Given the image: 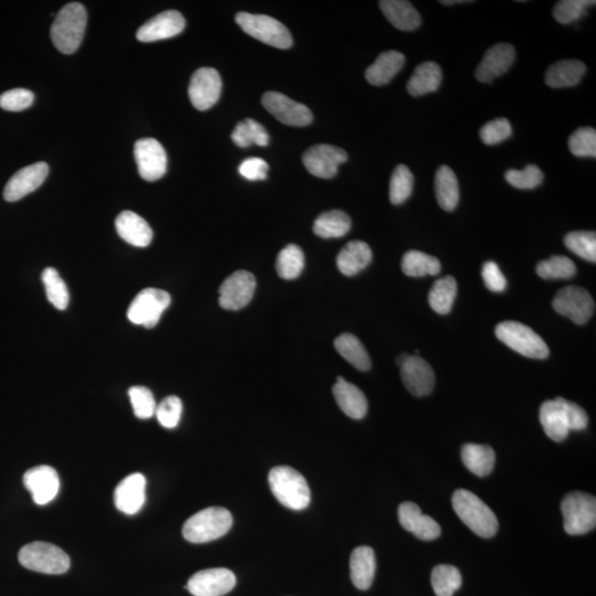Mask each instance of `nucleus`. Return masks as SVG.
<instances>
[{
	"instance_id": "obj_1",
	"label": "nucleus",
	"mask_w": 596,
	"mask_h": 596,
	"mask_svg": "<svg viewBox=\"0 0 596 596\" xmlns=\"http://www.w3.org/2000/svg\"><path fill=\"white\" fill-rule=\"evenodd\" d=\"M539 417L544 433L554 442L565 441L570 431H582L589 424L585 411L563 397L543 402Z\"/></svg>"
},
{
	"instance_id": "obj_2",
	"label": "nucleus",
	"mask_w": 596,
	"mask_h": 596,
	"mask_svg": "<svg viewBox=\"0 0 596 596\" xmlns=\"http://www.w3.org/2000/svg\"><path fill=\"white\" fill-rule=\"evenodd\" d=\"M87 21L86 9L80 3L66 4L51 26V39L60 53L71 54L80 48Z\"/></svg>"
},
{
	"instance_id": "obj_3",
	"label": "nucleus",
	"mask_w": 596,
	"mask_h": 596,
	"mask_svg": "<svg viewBox=\"0 0 596 596\" xmlns=\"http://www.w3.org/2000/svg\"><path fill=\"white\" fill-rule=\"evenodd\" d=\"M452 505L460 519L479 537L492 538L497 534L499 525L496 515L475 494L457 489L453 494Z\"/></svg>"
},
{
	"instance_id": "obj_4",
	"label": "nucleus",
	"mask_w": 596,
	"mask_h": 596,
	"mask_svg": "<svg viewBox=\"0 0 596 596\" xmlns=\"http://www.w3.org/2000/svg\"><path fill=\"white\" fill-rule=\"evenodd\" d=\"M272 493L282 505L293 510H303L311 502V489L306 479L290 466H276L269 474Z\"/></svg>"
},
{
	"instance_id": "obj_5",
	"label": "nucleus",
	"mask_w": 596,
	"mask_h": 596,
	"mask_svg": "<svg viewBox=\"0 0 596 596\" xmlns=\"http://www.w3.org/2000/svg\"><path fill=\"white\" fill-rule=\"evenodd\" d=\"M233 518L223 507H209L197 512L183 527L184 539L192 543L214 542L224 537L233 527Z\"/></svg>"
},
{
	"instance_id": "obj_6",
	"label": "nucleus",
	"mask_w": 596,
	"mask_h": 596,
	"mask_svg": "<svg viewBox=\"0 0 596 596\" xmlns=\"http://www.w3.org/2000/svg\"><path fill=\"white\" fill-rule=\"evenodd\" d=\"M26 569L45 575H63L70 569V558L54 544L36 542L26 544L18 554Z\"/></svg>"
},
{
	"instance_id": "obj_7",
	"label": "nucleus",
	"mask_w": 596,
	"mask_h": 596,
	"mask_svg": "<svg viewBox=\"0 0 596 596\" xmlns=\"http://www.w3.org/2000/svg\"><path fill=\"white\" fill-rule=\"evenodd\" d=\"M235 21L246 34L263 44L272 45L277 49L292 47L293 38L290 30L282 22L266 15L239 12Z\"/></svg>"
},
{
	"instance_id": "obj_8",
	"label": "nucleus",
	"mask_w": 596,
	"mask_h": 596,
	"mask_svg": "<svg viewBox=\"0 0 596 596\" xmlns=\"http://www.w3.org/2000/svg\"><path fill=\"white\" fill-rule=\"evenodd\" d=\"M563 527L567 534L580 535L590 533L596 526V499L590 494H567L561 503Z\"/></svg>"
},
{
	"instance_id": "obj_9",
	"label": "nucleus",
	"mask_w": 596,
	"mask_h": 596,
	"mask_svg": "<svg viewBox=\"0 0 596 596\" xmlns=\"http://www.w3.org/2000/svg\"><path fill=\"white\" fill-rule=\"evenodd\" d=\"M496 336L502 343L525 357L546 359L548 346L537 332L518 322H502L496 327Z\"/></svg>"
},
{
	"instance_id": "obj_10",
	"label": "nucleus",
	"mask_w": 596,
	"mask_h": 596,
	"mask_svg": "<svg viewBox=\"0 0 596 596\" xmlns=\"http://www.w3.org/2000/svg\"><path fill=\"white\" fill-rule=\"evenodd\" d=\"M172 298L159 289H145L134 298L127 311L128 320L135 325L154 328L168 308Z\"/></svg>"
},
{
	"instance_id": "obj_11",
	"label": "nucleus",
	"mask_w": 596,
	"mask_h": 596,
	"mask_svg": "<svg viewBox=\"0 0 596 596\" xmlns=\"http://www.w3.org/2000/svg\"><path fill=\"white\" fill-rule=\"evenodd\" d=\"M554 311L570 318L577 325H584L592 317L595 303L588 290L579 286H567L559 290L553 298Z\"/></svg>"
},
{
	"instance_id": "obj_12",
	"label": "nucleus",
	"mask_w": 596,
	"mask_h": 596,
	"mask_svg": "<svg viewBox=\"0 0 596 596\" xmlns=\"http://www.w3.org/2000/svg\"><path fill=\"white\" fill-rule=\"evenodd\" d=\"M396 363L401 367V377L406 389L415 396L431 394L436 385V373L428 362L420 355L402 354Z\"/></svg>"
},
{
	"instance_id": "obj_13",
	"label": "nucleus",
	"mask_w": 596,
	"mask_h": 596,
	"mask_svg": "<svg viewBox=\"0 0 596 596\" xmlns=\"http://www.w3.org/2000/svg\"><path fill=\"white\" fill-rule=\"evenodd\" d=\"M262 105L267 112L285 125L304 127L313 122L311 110L280 92L269 91L262 96Z\"/></svg>"
},
{
	"instance_id": "obj_14",
	"label": "nucleus",
	"mask_w": 596,
	"mask_h": 596,
	"mask_svg": "<svg viewBox=\"0 0 596 596\" xmlns=\"http://www.w3.org/2000/svg\"><path fill=\"white\" fill-rule=\"evenodd\" d=\"M256 288L257 281L252 274L243 270L234 272L220 286V306L228 311L246 307L251 302Z\"/></svg>"
},
{
	"instance_id": "obj_15",
	"label": "nucleus",
	"mask_w": 596,
	"mask_h": 596,
	"mask_svg": "<svg viewBox=\"0 0 596 596\" xmlns=\"http://www.w3.org/2000/svg\"><path fill=\"white\" fill-rule=\"evenodd\" d=\"M134 155L138 173L146 182H156L167 170V155L164 147L154 138H142L135 143Z\"/></svg>"
},
{
	"instance_id": "obj_16",
	"label": "nucleus",
	"mask_w": 596,
	"mask_h": 596,
	"mask_svg": "<svg viewBox=\"0 0 596 596\" xmlns=\"http://www.w3.org/2000/svg\"><path fill=\"white\" fill-rule=\"evenodd\" d=\"M223 81L219 72L212 68H200L193 73L189 85V99L199 110H207L218 102Z\"/></svg>"
},
{
	"instance_id": "obj_17",
	"label": "nucleus",
	"mask_w": 596,
	"mask_h": 596,
	"mask_svg": "<svg viewBox=\"0 0 596 596\" xmlns=\"http://www.w3.org/2000/svg\"><path fill=\"white\" fill-rule=\"evenodd\" d=\"M347 159V152L344 150L326 144L312 146L303 155L305 168L313 176L323 179L335 177L339 166Z\"/></svg>"
},
{
	"instance_id": "obj_18",
	"label": "nucleus",
	"mask_w": 596,
	"mask_h": 596,
	"mask_svg": "<svg viewBox=\"0 0 596 596\" xmlns=\"http://www.w3.org/2000/svg\"><path fill=\"white\" fill-rule=\"evenodd\" d=\"M237 584L234 573L225 567H216L195 573L189 579L186 589L193 596H223Z\"/></svg>"
},
{
	"instance_id": "obj_19",
	"label": "nucleus",
	"mask_w": 596,
	"mask_h": 596,
	"mask_svg": "<svg viewBox=\"0 0 596 596\" xmlns=\"http://www.w3.org/2000/svg\"><path fill=\"white\" fill-rule=\"evenodd\" d=\"M49 166L39 163L27 166L12 176L4 189V200L15 202L38 189L48 177Z\"/></svg>"
},
{
	"instance_id": "obj_20",
	"label": "nucleus",
	"mask_w": 596,
	"mask_h": 596,
	"mask_svg": "<svg viewBox=\"0 0 596 596\" xmlns=\"http://www.w3.org/2000/svg\"><path fill=\"white\" fill-rule=\"evenodd\" d=\"M24 484L34 502L40 506L53 502L60 489L57 470L48 465L36 466L27 470L24 475Z\"/></svg>"
},
{
	"instance_id": "obj_21",
	"label": "nucleus",
	"mask_w": 596,
	"mask_h": 596,
	"mask_svg": "<svg viewBox=\"0 0 596 596\" xmlns=\"http://www.w3.org/2000/svg\"><path fill=\"white\" fill-rule=\"evenodd\" d=\"M186 27V20L177 11H167L159 13L146 21L136 32L137 39L142 43H155V41L173 38Z\"/></svg>"
},
{
	"instance_id": "obj_22",
	"label": "nucleus",
	"mask_w": 596,
	"mask_h": 596,
	"mask_svg": "<svg viewBox=\"0 0 596 596\" xmlns=\"http://www.w3.org/2000/svg\"><path fill=\"white\" fill-rule=\"evenodd\" d=\"M397 517L401 526L420 540L432 542L440 537V525L431 517L423 515L421 508L415 502H402L397 510Z\"/></svg>"
},
{
	"instance_id": "obj_23",
	"label": "nucleus",
	"mask_w": 596,
	"mask_h": 596,
	"mask_svg": "<svg viewBox=\"0 0 596 596\" xmlns=\"http://www.w3.org/2000/svg\"><path fill=\"white\" fill-rule=\"evenodd\" d=\"M146 499V478L135 473L128 475L118 485L114 492V502L125 515H135L144 506Z\"/></svg>"
},
{
	"instance_id": "obj_24",
	"label": "nucleus",
	"mask_w": 596,
	"mask_h": 596,
	"mask_svg": "<svg viewBox=\"0 0 596 596\" xmlns=\"http://www.w3.org/2000/svg\"><path fill=\"white\" fill-rule=\"evenodd\" d=\"M516 58L515 48L510 44H498L484 55L483 61L476 70L479 82L491 83L510 70Z\"/></svg>"
},
{
	"instance_id": "obj_25",
	"label": "nucleus",
	"mask_w": 596,
	"mask_h": 596,
	"mask_svg": "<svg viewBox=\"0 0 596 596\" xmlns=\"http://www.w3.org/2000/svg\"><path fill=\"white\" fill-rule=\"evenodd\" d=\"M119 237L134 247H149L152 240V230L141 216L133 211H123L115 220Z\"/></svg>"
},
{
	"instance_id": "obj_26",
	"label": "nucleus",
	"mask_w": 596,
	"mask_h": 596,
	"mask_svg": "<svg viewBox=\"0 0 596 596\" xmlns=\"http://www.w3.org/2000/svg\"><path fill=\"white\" fill-rule=\"evenodd\" d=\"M337 404L349 418L360 420L364 418L368 411V401L363 392L358 387L346 381L343 377L337 379L332 388Z\"/></svg>"
},
{
	"instance_id": "obj_27",
	"label": "nucleus",
	"mask_w": 596,
	"mask_h": 596,
	"mask_svg": "<svg viewBox=\"0 0 596 596\" xmlns=\"http://www.w3.org/2000/svg\"><path fill=\"white\" fill-rule=\"evenodd\" d=\"M376 554L371 547L355 548L350 557V577L355 588L368 590L376 575Z\"/></svg>"
},
{
	"instance_id": "obj_28",
	"label": "nucleus",
	"mask_w": 596,
	"mask_h": 596,
	"mask_svg": "<svg viewBox=\"0 0 596 596\" xmlns=\"http://www.w3.org/2000/svg\"><path fill=\"white\" fill-rule=\"evenodd\" d=\"M379 7L391 25L401 31H413L422 24L419 12L406 0H382Z\"/></svg>"
},
{
	"instance_id": "obj_29",
	"label": "nucleus",
	"mask_w": 596,
	"mask_h": 596,
	"mask_svg": "<svg viewBox=\"0 0 596 596\" xmlns=\"http://www.w3.org/2000/svg\"><path fill=\"white\" fill-rule=\"evenodd\" d=\"M404 63L405 57L399 51H386L367 69V81L376 86L388 85L402 70Z\"/></svg>"
},
{
	"instance_id": "obj_30",
	"label": "nucleus",
	"mask_w": 596,
	"mask_h": 596,
	"mask_svg": "<svg viewBox=\"0 0 596 596\" xmlns=\"http://www.w3.org/2000/svg\"><path fill=\"white\" fill-rule=\"evenodd\" d=\"M372 260L371 247L363 241H351L337 257V266L346 276H354L366 269Z\"/></svg>"
},
{
	"instance_id": "obj_31",
	"label": "nucleus",
	"mask_w": 596,
	"mask_h": 596,
	"mask_svg": "<svg viewBox=\"0 0 596 596\" xmlns=\"http://www.w3.org/2000/svg\"><path fill=\"white\" fill-rule=\"evenodd\" d=\"M585 71V64L579 60H562L548 69L546 83L552 89L575 86L580 83Z\"/></svg>"
},
{
	"instance_id": "obj_32",
	"label": "nucleus",
	"mask_w": 596,
	"mask_h": 596,
	"mask_svg": "<svg viewBox=\"0 0 596 596\" xmlns=\"http://www.w3.org/2000/svg\"><path fill=\"white\" fill-rule=\"evenodd\" d=\"M442 83V70L437 63L429 61L420 64L411 76L406 89L411 95L419 98L438 90Z\"/></svg>"
},
{
	"instance_id": "obj_33",
	"label": "nucleus",
	"mask_w": 596,
	"mask_h": 596,
	"mask_svg": "<svg viewBox=\"0 0 596 596\" xmlns=\"http://www.w3.org/2000/svg\"><path fill=\"white\" fill-rule=\"evenodd\" d=\"M461 460L470 472L479 478H485L493 472L496 454L491 446L470 443L461 447Z\"/></svg>"
},
{
	"instance_id": "obj_34",
	"label": "nucleus",
	"mask_w": 596,
	"mask_h": 596,
	"mask_svg": "<svg viewBox=\"0 0 596 596\" xmlns=\"http://www.w3.org/2000/svg\"><path fill=\"white\" fill-rule=\"evenodd\" d=\"M436 193L438 205L445 211L455 209L460 201V187L456 175L447 166H441L436 175Z\"/></svg>"
},
{
	"instance_id": "obj_35",
	"label": "nucleus",
	"mask_w": 596,
	"mask_h": 596,
	"mask_svg": "<svg viewBox=\"0 0 596 596\" xmlns=\"http://www.w3.org/2000/svg\"><path fill=\"white\" fill-rule=\"evenodd\" d=\"M350 228V216L341 210L323 212L314 223V233L323 239L344 237Z\"/></svg>"
},
{
	"instance_id": "obj_36",
	"label": "nucleus",
	"mask_w": 596,
	"mask_h": 596,
	"mask_svg": "<svg viewBox=\"0 0 596 596\" xmlns=\"http://www.w3.org/2000/svg\"><path fill=\"white\" fill-rule=\"evenodd\" d=\"M335 347L341 357L360 371H368L371 367V357L366 348L357 337L353 334H343L337 337Z\"/></svg>"
},
{
	"instance_id": "obj_37",
	"label": "nucleus",
	"mask_w": 596,
	"mask_h": 596,
	"mask_svg": "<svg viewBox=\"0 0 596 596\" xmlns=\"http://www.w3.org/2000/svg\"><path fill=\"white\" fill-rule=\"evenodd\" d=\"M457 283L453 276H445L433 284L429 294V304L434 312L446 315L451 312L456 298Z\"/></svg>"
},
{
	"instance_id": "obj_38",
	"label": "nucleus",
	"mask_w": 596,
	"mask_h": 596,
	"mask_svg": "<svg viewBox=\"0 0 596 596\" xmlns=\"http://www.w3.org/2000/svg\"><path fill=\"white\" fill-rule=\"evenodd\" d=\"M401 266L404 274L411 277L437 275L441 272V263L438 258L415 249L404 254Z\"/></svg>"
},
{
	"instance_id": "obj_39",
	"label": "nucleus",
	"mask_w": 596,
	"mask_h": 596,
	"mask_svg": "<svg viewBox=\"0 0 596 596\" xmlns=\"http://www.w3.org/2000/svg\"><path fill=\"white\" fill-rule=\"evenodd\" d=\"M234 144L247 149V147L256 144L257 146H267L270 142L269 133L260 123L252 118H246L235 127L233 135H231Z\"/></svg>"
},
{
	"instance_id": "obj_40",
	"label": "nucleus",
	"mask_w": 596,
	"mask_h": 596,
	"mask_svg": "<svg viewBox=\"0 0 596 596\" xmlns=\"http://www.w3.org/2000/svg\"><path fill=\"white\" fill-rule=\"evenodd\" d=\"M305 257L302 249L297 244H289L279 253L276 260V271L282 279L294 280L302 274Z\"/></svg>"
},
{
	"instance_id": "obj_41",
	"label": "nucleus",
	"mask_w": 596,
	"mask_h": 596,
	"mask_svg": "<svg viewBox=\"0 0 596 596\" xmlns=\"http://www.w3.org/2000/svg\"><path fill=\"white\" fill-rule=\"evenodd\" d=\"M434 592L437 596H453L461 586V576L454 566L438 565L431 576Z\"/></svg>"
},
{
	"instance_id": "obj_42",
	"label": "nucleus",
	"mask_w": 596,
	"mask_h": 596,
	"mask_svg": "<svg viewBox=\"0 0 596 596\" xmlns=\"http://www.w3.org/2000/svg\"><path fill=\"white\" fill-rule=\"evenodd\" d=\"M43 279L45 294L51 304L59 311H64L69 305V290L66 283L57 270L48 267L44 271Z\"/></svg>"
},
{
	"instance_id": "obj_43",
	"label": "nucleus",
	"mask_w": 596,
	"mask_h": 596,
	"mask_svg": "<svg viewBox=\"0 0 596 596\" xmlns=\"http://www.w3.org/2000/svg\"><path fill=\"white\" fill-rule=\"evenodd\" d=\"M535 271L544 280H567L576 275V267L571 258L556 256L539 262Z\"/></svg>"
},
{
	"instance_id": "obj_44",
	"label": "nucleus",
	"mask_w": 596,
	"mask_h": 596,
	"mask_svg": "<svg viewBox=\"0 0 596 596\" xmlns=\"http://www.w3.org/2000/svg\"><path fill=\"white\" fill-rule=\"evenodd\" d=\"M414 177L405 165H399L395 169L390 180L389 197L392 205H401L408 200L413 192Z\"/></svg>"
},
{
	"instance_id": "obj_45",
	"label": "nucleus",
	"mask_w": 596,
	"mask_h": 596,
	"mask_svg": "<svg viewBox=\"0 0 596 596\" xmlns=\"http://www.w3.org/2000/svg\"><path fill=\"white\" fill-rule=\"evenodd\" d=\"M565 244L571 252L584 260L596 261V234L593 231H576L566 235Z\"/></svg>"
},
{
	"instance_id": "obj_46",
	"label": "nucleus",
	"mask_w": 596,
	"mask_h": 596,
	"mask_svg": "<svg viewBox=\"0 0 596 596\" xmlns=\"http://www.w3.org/2000/svg\"><path fill=\"white\" fill-rule=\"evenodd\" d=\"M595 2L591 0H562L553 8V17L562 25H570L581 20L586 13V9L594 6Z\"/></svg>"
},
{
	"instance_id": "obj_47",
	"label": "nucleus",
	"mask_w": 596,
	"mask_h": 596,
	"mask_svg": "<svg viewBox=\"0 0 596 596\" xmlns=\"http://www.w3.org/2000/svg\"><path fill=\"white\" fill-rule=\"evenodd\" d=\"M569 149L576 157H596V131L592 127L576 129L569 138Z\"/></svg>"
},
{
	"instance_id": "obj_48",
	"label": "nucleus",
	"mask_w": 596,
	"mask_h": 596,
	"mask_svg": "<svg viewBox=\"0 0 596 596\" xmlns=\"http://www.w3.org/2000/svg\"><path fill=\"white\" fill-rule=\"evenodd\" d=\"M505 178L512 187L529 191V189L537 188L543 184V174L538 166L528 165L522 170H508Z\"/></svg>"
},
{
	"instance_id": "obj_49",
	"label": "nucleus",
	"mask_w": 596,
	"mask_h": 596,
	"mask_svg": "<svg viewBox=\"0 0 596 596\" xmlns=\"http://www.w3.org/2000/svg\"><path fill=\"white\" fill-rule=\"evenodd\" d=\"M134 413L141 420L151 419L156 412V401L151 391L145 387H132L128 391Z\"/></svg>"
},
{
	"instance_id": "obj_50",
	"label": "nucleus",
	"mask_w": 596,
	"mask_h": 596,
	"mask_svg": "<svg viewBox=\"0 0 596 596\" xmlns=\"http://www.w3.org/2000/svg\"><path fill=\"white\" fill-rule=\"evenodd\" d=\"M156 417L161 427L175 429L177 427L183 414V402L178 396L165 397L156 408Z\"/></svg>"
},
{
	"instance_id": "obj_51",
	"label": "nucleus",
	"mask_w": 596,
	"mask_h": 596,
	"mask_svg": "<svg viewBox=\"0 0 596 596\" xmlns=\"http://www.w3.org/2000/svg\"><path fill=\"white\" fill-rule=\"evenodd\" d=\"M512 128L507 118H497L484 125L480 129V138L484 144L492 146L508 140L511 136Z\"/></svg>"
},
{
	"instance_id": "obj_52",
	"label": "nucleus",
	"mask_w": 596,
	"mask_h": 596,
	"mask_svg": "<svg viewBox=\"0 0 596 596\" xmlns=\"http://www.w3.org/2000/svg\"><path fill=\"white\" fill-rule=\"evenodd\" d=\"M35 95L26 89H13L0 95V108L9 112H20L34 104Z\"/></svg>"
},
{
	"instance_id": "obj_53",
	"label": "nucleus",
	"mask_w": 596,
	"mask_h": 596,
	"mask_svg": "<svg viewBox=\"0 0 596 596\" xmlns=\"http://www.w3.org/2000/svg\"><path fill=\"white\" fill-rule=\"evenodd\" d=\"M485 285L493 292L501 293L505 290L507 286L506 277L502 274L501 269L495 262L489 261L485 263L482 271Z\"/></svg>"
},
{
	"instance_id": "obj_54",
	"label": "nucleus",
	"mask_w": 596,
	"mask_h": 596,
	"mask_svg": "<svg viewBox=\"0 0 596 596\" xmlns=\"http://www.w3.org/2000/svg\"><path fill=\"white\" fill-rule=\"evenodd\" d=\"M267 172H269V165L265 160L257 159V157L242 161L239 167L240 175L248 180H252V182L266 179Z\"/></svg>"
},
{
	"instance_id": "obj_55",
	"label": "nucleus",
	"mask_w": 596,
	"mask_h": 596,
	"mask_svg": "<svg viewBox=\"0 0 596 596\" xmlns=\"http://www.w3.org/2000/svg\"><path fill=\"white\" fill-rule=\"evenodd\" d=\"M461 3H468V2H466V0H465V2H464V0H456V2H451V0H450V2H441V4H461Z\"/></svg>"
}]
</instances>
